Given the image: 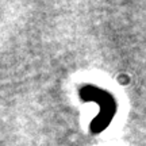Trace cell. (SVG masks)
I'll list each match as a JSON object with an SVG mask.
<instances>
[{
	"mask_svg": "<svg viewBox=\"0 0 146 146\" xmlns=\"http://www.w3.org/2000/svg\"><path fill=\"white\" fill-rule=\"evenodd\" d=\"M78 99L84 103H96L99 112L89 125V133L98 135L108 127L118 112L116 98L106 88L95 84H83L77 88Z\"/></svg>",
	"mask_w": 146,
	"mask_h": 146,
	"instance_id": "1",
	"label": "cell"
}]
</instances>
